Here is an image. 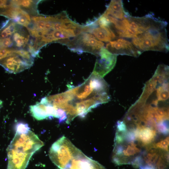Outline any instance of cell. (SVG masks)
Wrapping results in <instances>:
<instances>
[{"instance_id": "52a82bcc", "label": "cell", "mask_w": 169, "mask_h": 169, "mask_svg": "<svg viewBox=\"0 0 169 169\" xmlns=\"http://www.w3.org/2000/svg\"><path fill=\"white\" fill-rule=\"evenodd\" d=\"M106 49L112 54L139 56L142 53L131 43L122 38L111 41L106 45Z\"/></svg>"}, {"instance_id": "30bf717a", "label": "cell", "mask_w": 169, "mask_h": 169, "mask_svg": "<svg viewBox=\"0 0 169 169\" xmlns=\"http://www.w3.org/2000/svg\"><path fill=\"white\" fill-rule=\"evenodd\" d=\"M33 63L27 61L14 53L0 60V65L8 72L12 73L21 72L31 67Z\"/></svg>"}, {"instance_id": "d6986e66", "label": "cell", "mask_w": 169, "mask_h": 169, "mask_svg": "<svg viewBox=\"0 0 169 169\" xmlns=\"http://www.w3.org/2000/svg\"><path fill=\"white\" fill-rule=\"evenodd\" d=\"M13 5L24 10L28 13L29 12H36L37 4V1L29 0H12Z\"/></svg>"}, {"instance_id": "5bb4252c", "label": "cell", "mask_w": 169, "mask_h": 169, "mask_svg": "<svg viewBox=\"0 0 169 169\" xmlns=\"http://www.w3.org/2000/svg\"><path fill=\"white\" fill-rule=\"evenodd\" d=\"M79 86L71 87L64 92L50 96L47 97L49 102L57 109L63 105L72 102L78 89Z\"/></svg>"}, {"instance_id": "2e32d148", "label": "cell", "mask_w": 169, "mask_h": 169, "mask_svg": "<svg viewBox=\"0 0 169 169\" xmlns=\"http://www.w3.org/2000/svg\"><path fill=\"white\" fill-rule=\"evenodd\" d=\"M49 103L47 97L42 98L40 102L30 106V110L33 116L38 120L50 118L48 112Z\"/></svg>"}, {"instance_id": "8992f818", "label": "cell", "mask_w": 169, "mask_h": 169, "mask_svg": "<svg viewBox=\"0 0 169 169\" xmlns=\"http://www.w3.org/2000/svg\"><path fill=\"white\" fill-rule=\"evenodd\" d=\"M97 57L92 73L102 78L115 67L117 55L112 54L103 47L100 49Z\"/></svg>"}, {"instance_id": "cb8c5ba5", "label": "cell", "mask_w": 169, "mask_h": 169, "mask_svg": "<svg viewBox=\"0 0 169 169\" xmlns=\"http://www.w3.org/2000/svg\"><path fill=\"white\" fill-rule=\"evenodd\" d=\"M11 44L9 38H0V49H8L10 47Z\"/></svg>"}, {"instance_id": "d4e9b609", "label": "cell", "mask_w": 169, "mask_h": 169, "mask_svg": "<svg viewBox=\"0 0 169 169\" xmlns=\"http://www.w3.org/2000/svg\"><path fill=\"white\" fill-rule=\"evenodd\" d=\"M2 102L1 100H0V107H1V105H2Z\"/></svg>"}, {"instance_id": "7a4b0ae2", "label": "cell", "mask_w": 169, "mask_h": 169, "mask_svg": "<svg viewBox=\"0 0 169 169\" xmlns=\"http://www.w3.org/2000/svg\"><path fill=\"white\" fill-rule=\"evenodd\" d=\"M167 25L166 22L155 18L150 27L132 38L131 43L142 53L149 50L168 52Z\"/></svg>"}, {"instance_id": "e0dca14e", "label": "cell", "mask_w": 169, "mask_h": 169, "mask_svg": "<svg viewBox=\"0 0 169 169\" xmlns=\"http://www.w3.org/2000/svg\"><path fill=\"white\" fill-rule=\"evenodd\" d=\"M79 86V88L75 96L74 99L80 101L86 100L95 96L109 93L99 94L95 92L90 87L87 79Z\"/></svg>"}, {"instance_id": "277c9868", "label": "cell", "mask_w": 169, "mask_h": 169, "mask_svg": "<svg viewBox=\"0 0 169 169\" xmlns=\"http://www.w3.org/2000/svg\"><path fill=\"white\" fill-rule=\"evenodd\" d=\"M44 145L43 142L30 130L26 134L16 133L8 148L33 154Z\"/></svg>"}, {"instance_id": "ffe728a7", "label": "cell", "mask_w": 169, "mask_h": 169, "mask_svg": "<svg viewBox=\"0 0 169 169\" xmlns=\"http://www.w3.org/2000/svg\"><path fill=\"white\" fill-rule=\"evenodd\" d=\"M14 128L16 133L19 134H26L30 131L28 125L23 122H17L15 124Z\"/></svg>"}, {"instance_id": "7c38bea8", "label": "cell", "mask_w": 169, "mask_h": 169, "mask_svg": "<svg viewBox=\"0 0 169 169\" xmlns=\"http://www.w3.org/2000/svg\"><path fill=\"white\" fill-rule=\"evenodd\" d=\"M84 32L92 34L98 40L108 42L117 38L116 35L108 27L98 25L95 21L83 26Z\"/></svg>"}, {"instance_id": "4fadbf2b", "label": "cell", "mask_w": 169, "mask_h": 169, "mask_svg": "<svg viewBox=\"0 0 169 169\" xmlns=\"http://www.w3.org/2000/svg\"><path fill=\"white\" fill-rule=\"evenodd\" d=\"M0 15L8 18L17 24L26 28L31 23V19L29 13L15 6L11 7L0 13Z\"/></svg>"}, {"instance_id": "ac0fdd59", "label": "cell", "mask_w": 169, "mask_h": 169, "mask_svg": "<svg viewBox=\"0 0 169 169\" xmlns=\"http://www.w3.org/2000/svg\"><path fill=\"white\" fill-rule=\"evenodd\" d=\"M22 29L19 27L12 36L14 47L16 49H23L29 42V35Z\"/></svg>"}, {"instance_id": "9a60e30c", "label": "cell", "mask_w": 169, "mask_h": 169, "mask_svg": "<svg viewBox=\"0 0 169 169\" xmlns=\"http://www.w3.org/2000/svg\"><path fill=\"white\" fill-rule=\"evenodd\" d=\"M104 13L118 19H122L130 15L125 10L122 1L120 0H111Z\"/></svg>"}, {"instance_id": "3957f363", "label": "cell", "mask_w": 169, "mask_h": 169, "mask_svg": "<svg viewBox=\"0 0 169 169\" xmlns=\"http://www.w3.org/2000/svg\"><path fill=\"white\" fill-rule=\"evenodd\" d=\"M104 45L92 34L82 32L70 40L67 45L71 50L78 53L88 52L97 56Z\"/></svg>"}, {"instance_id": "603a6c76", "label": "cell", "mask_w": 169, "mask_h": 169, "mask_svg": "<svg viewBox=\"0 0 169 169\" xmlns=\"http://www.w3.org/2000/svg\"><path fill=\"white\" fill-rule=\"evenodd\" d=\"M13 6L11 1L0 0V13Z\"/></svg>"}, {"instance_id": "9c48e42d", "label": "cell", "mask_w": 169, "mask_h": 169, "mask_svg": "<svg viewBox=\"0 0 169 169\" xmlns=\"http://www.w3.org/2000/svg\"><path fill=\"white\" fill-rule=\"evenodd\" d=\"M109 94L97 95L75 103L78 116L84 117L92 109L110 101Z\"/></svg>"}, {"instance_id": "ba28073f", "label": "cell", "mask_w": 169, "mask_h": 169, "mask_svg": "<svg viewBox=\"0 0 169 169\" xmlns=\"http://www.w3.org/2000/svg\"><path fill=\"white\" fill-rule=\"evenodd\" d=\"M63 169H106L97 161L84 154L80 150Z\"/></svg>"}, {"instance_id": "5b68a950", "label": "cell", "mask_w": 169, "mask_h": 169, "mask_svg": "<svg viewBox=\"0 0 169 169\" xmlns=\"http://www.w3.org/2000/svg\"><path fill=\"white\" fill-rule=\"evenodd\" d=\"M75 147L63 136L52 145L49 151L50 159L58 168L62 169L66 165L68 157Z\"/></svg>"}, {"instance_id": "44dd1931", "label": "cell", "mask_w": 169, "mask_h": 169, "mask_svg": "<svg viewBox=\"0 0 169 169\" xmlns=\"http://www.w3.org/2000/svg\"><path fill=\"white\" fill-rule=\"evenodd\" d=\"M14 53L23 59L33 63V57L29 51L25 49H22L15 50Z\"/></svg>"}, {"instance_id": "7402d4cb", "label": "cell", "mask_w": 169, "mask_h": 169, "mask_svg": "<svg viewBox=\"0 0 169 169\" xmlns=\"http://www.w3.org/2000/svg\"><path fill=\"white\" fill-rule=\"evenodd\" d=\"M15 50L12 49H0V60L13 54Z\"/></svg>"}, {"instance_id": "8fae6325", "label": "cell", "mask_w": 169, "mask_h": 169, "mask_svg": "<svg viewBox=\"0 0 169 169\" xmlns=\"http://www.w3.org/2000/svg\"><path fill=\"white\" fill-rule=\"evenodd\" d=\"M8 159L7 169H25L33 155L7 148Z\"/></svg>"}, {"instance_id": "6da1fadb", "label": "cell", "mask_w": 169, "mask_h": 169, "mask_svg": "<svg viewBox=\"0 0 169 169\" xmlns=\"http://www.w3.org/2000/svg\"><path fill=\"white\" fill-rule=\"evenodd\" d=\"M169 123L124 116L118 121L112 160L141 169H158L169 162Z\"/></svg>"}]
</instances>
